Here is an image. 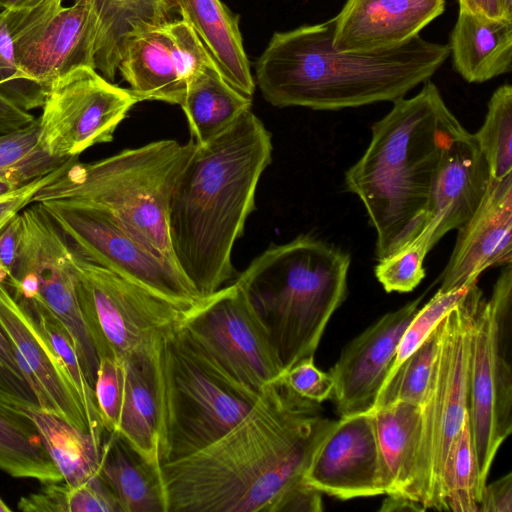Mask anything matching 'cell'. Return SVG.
<instances>
[{
    "label": "cell",
    "mask_w": 512,
    "mask_h": 512,
    "mask_svg": "<svg viewBox=\"0 0 512 512\" xmlns=\"http://www.w3.org/2000/svg\"><path fill=\"white\" fill-rule=\"evenodd\" d=\"M182 107L192 140L208 143L251 109L252 100L234 89L219 73L212 60L189 80Z\"/></svg>",
    "instance_id": "83f0119b"
},
{
    "label": "cell",
    "mask_w": 512,
    "mask_h": 512,
    "mask_svg": "<svg viewBox=\"0 0 512 512\" xmlns=\"http://www.w3.org/2000/svg\"><path fill=\"white\" fill-rule=\"evenodd\" d=\"M43 330L52 348L64 364L84 408L91 435L102 443L106 433L76 343L63 322L42 302H18Z\"/></svg>",
    "instance_id": "1f68e13d"
},
{
    "label": "cell",
    "mask_w": 512,
    "mask_h": 512,
    "mask_svg": "<svg viewBox=\"0 0 512 512\" xmlns=\"http://www.w3.org/2000/svg\"><path fill=\"white\" fill-rule=\"evenodd\" d=\"M152 346L123 361L124 389L117 433L147 461L160 466Z\"/></svg>",
    "instance_id": "f1b7e54d"
},
{
    "label": "cell",
    "mask_w": 512,
    "mask_h": 512,
    "mask_svg": "<svg viewBox=\"0 0 512 512\" xmlns=\"http://www.w3.org/2000/svg\"><path fill=\"white\" fill-rule=\"evenodd\" d=\"M491 181L488 164L474 135L461 124L449 138L431 193L426 225L412 242L427 253L448 232L476 212Z\"/></svg>",
    "instance_id": "ffe728a7"
},
{
    "label": "cell",
    "mask_w": 512,
    "mask_h": 512,
    "mask_svg": "<svg viewBox=\"0 0 512 512\" xmlns=\"http://www.w3.org/2000/svg\"><path fill=\"white\" fill-rule=\"evenodd\" d=\"M379 511L382 512H403V511H425L426 509L417 501L397 494H385Z\"/></svg>",
    "instance_id": "f907efd6"
},
{
    "label": "cell",
    "mask_w": 512,
    "mask_h": 512,
    "mask_svg": "<svg viewBox=\"0 0 512 512\" xmlns=\"http://www.w3.org/2000/svg\"><path fill=\"white\" fill-rule=\"evenodd\" d=\"M20 218L18 253L4 284L17 302L40 301L63 322L94 388L99 358L77 299L70 241L38 202L24 208Z\"/></svg>",
    "instance_id": "8fae6325"
},
{
    "label": "cell",
    "mask_w": 512,
    "mask_h": 512,
    "mask_svg": "<svg viewBox=\"0 0 512 512\" xmlns=\"http://www.w3.org/2000/svg\"><path fill=\"white\" fill-rule=\"evenodd\" d=\"M69 159L46 152L39 141L37 119L16 130L0 133V180L17 188L53 172Z\"/></svg>",
    "instance_id": "d6a6232c"
},
{
    "label": "cell",
    "mask_w": 512,
    "mask_h": 512,
    "mask_svg": "<svg viewBox=\"0 0 512 512\" xmlns=\"http://www.w3.org/2000/svg\"><path fill=\"white\" fill-rule=\"evenodd\" d=\"M460 125L429 80L415 96L394 101L372 125L370 143L346 171L345 186L375 230L377 259L402 249L425 228L444 149Z\"/></svg>",
    "instance_id": "277c9868"
},
{
    "label": "cell",
    "mask_w": 512,
    "mask_h": 512,
    "mask_svg": "<svg viewBox=\"0 0 512 512\" xmlns=\"http://www.w3.org/2000/svg\"><path fill=\"white\" fill-rule=\"evenodd\" d=\"M370 412L374 416L384 493L408 497L420 438L422 406L397 400Z\"/></svg>",
    "instance_id": "4316f807"
},
{
    "label": "cell",
    "mask_w": 512,
    "mask_h": 512,
    "mask_svg": "<svg viewBox=\"0 0 512 512\" xmlns=\"http://www.w3.org/2000/svg\"><path fill=\"white\" fill-rule=\"evenodd\" d=\"M478 512H512V473L485 484Z\"/></svg>",
    "instance_id": "f6af8a7d"
},
{
    "label": "cell",
    "mask_w": 512,
    "mask_h": 512,
    "mask_svg": "<svg viewBox=\"0 0 512 512\" xmlns=\"http://www.w3.org/2000/svg\"><path fill=\"white\" fill-rule=\"evenodd\" d=\"M511 312L512 263L502 269L490 298H482L472 327L468 417L479 500L498 449L512 431Z\"/></svg>",
    "instance_id": "30bf717a"
},
{
    "label": "cell",
    "mask_w": 512,
    "mask_h": 512,
    "mask_svg": "<svg viewBox=\"0 0 512 512\" xmlns=\"http://www.w3.org/2000/svg\"><path fill=\"white\" fill-rule=\"evenodd\" d=\"M45 0H5L2 10L13 13L29 10Z\"/></svg>",
    "instance_id": "816d5d0a"
},
{
    "label": "cell",
    "mask_w": 512,
    "mask_h": 512,
    "mask_svg": "<svg viewBox=\"0 0 512 512\" xmlns=\"http://www.w3.org/2000/svg\"><path fill=\"white\" fill-rule=\"evenodd\" d=\"M503 16L508 20H512V0H500Z\"/></svg>",
    "instance_id": "f5cc1de1"
},
{
    "label": "cell",
    "mask_w": 512,
    "mask_h": 512,
    "mask_svg": "<svg viewBox=\"0 0 512 512\" xmlns=\"http://www.w3.org/2000/svg\"><path fill=\"white\" fill-rule=\"evenodd\" d=\"M12 509L0 498V512H10Z\"/></svg>",
    "instance_id": "11a10c76"
},
{
    "label": "cell",
    "mask_w": 512,
    "mask_h": 512,
    "mask_svg": "<svg viewBox=\"0 0 512 512\" xmlns=\"http://www.w3.org/2000/svg\"><path fill=\"white\" fill-rule=\"evenodd\" d=\"M490 171L491 179L512 175V86H499L489 99L480 129L473 134Z\"/></svg>",
    "instance_id": "e575fe53"
},
{
    "label": "cell",
    "mask_w": 512,
    "mask_h": 512,
    "mask_svg": "<svg viewBox=\"0 0 512 512\" xmlns=\"http://www.w3.org/2000/svg\"><path fill=\"white\" fill-rule=\"evenodd\" d=\"M42 487L18 502L24 512H122L112 491L98 475L71 486L64 481L41 483Z\"/></svg>",
    "instance_id": "836d02e7"
},
{
    "label": "cell",
    "mask_w": 512,
    "mask_h": 512,
    "mask_svg": "<svg viewBox=\"0 0 512 512\" xmlns=\"http://www.w3.org/2000/svg\"><path fill=\"white\" fill-rule=\"evenodd\" d=\"M174 2L181 19L192 28L221 76L252 100L255 81L244 50L238 17L220 0Z\"/></svg>",
    "instance_id": "603a6c76"
},
{
    "label": "cell",
    "mask_w": 512,
    "mask_h": 512,
    "mask_svg": "<svg viewBox=\"0 0 512 512\" xmlns=\"http://www.w3.org/2000/svg\"><path fill=\"white\" fill-rule=\"evenodd\" d=\"M0 470L40 483L63 477L50 457L28 410L0 399Z\"/></svg>",
    "instance_id": "f546056e"
},
{
    "label": "cell",
    "mask_w": 512,
    "mask_h": 512,
    "mask_svg": "<svg viewBox=\"0 0 512 512\" xmlns=\"http://www.w3.org/2000/svg\"><path fill=\"white\" fill-rule=\"evenodd\" d=\"M444 493L445 511L478 512V467L468 415L448 454Z\"/></svg>",
    "instance_id": "8d00e7d4"
},
{
    "label": "cell",
    "mask_w": 512,
    "mask_h": 512,
    "mask_svg": "<svg viewBox=\"0 0 512 512\" xmlns=\"http://www.w3.org/2000/svg\"><path fill=\"white\" fill-rule=\"evenodd\" d=\"M15 189H17V187H15L14 185L4 180H0V195L11 192Z\"/></svg>",
    "instance_id": "db71d44e"
},
{
    "label": "cell",
    "mask_w": 512,
    "mask_h": 512,
    "mask_svg": "<svg viewBox=\"0 0 512 512\" xmlns=\"http://www.w3.org/2000/svg\"><path fill=\"white\" fill-rule=\"evenodd\" d=\"M48 90L19 68L5 12L0 10V95L28 111L42 107Z\"/></svg>",
    "instance_id": "74e56055"
},
{
    "label": "cell",
    "mask_w": 512,
    "mask_h": 512,
    "mask_svg": "<svg viewBox=\"0 0 512 512\" xmlns=\"http://www.w3.org/2000/svg\"><path fill=\"white\" fill-rule=\"evenodd\" d=\"M333 18L276 32L255 64L271 105L340 110L394 102L428 81L450 55L448 45L419 35L394 49L352 53L333 45Z\"/></svg>",
    "instance_id": "3957f363"
},
{
    "label": "cell",
    "mask_w": 512,
    "mask_h": 512,
    "mask_svg": "<svg viewBox=\"0 0 512 512\" xmlns=\"http://www.w3.org/2000/svg\"><path fill=\"white\" fill-rule=\"evenodd\" d=\"M21 230L20 213L14 215L0 230V264L8 275L16 261Z\"/></svg>",
    "instance_id": "7dc6e473"
},
{
    "label": "cell",
    "mask_w": 512,
    "mask_h": 512,
    "mask_svg": "<svg viewBox=\"0 0 512 512\" xmlns=\"http://www.w3.org/2000/svg\"><path fill=\"white\" fill-rule=\"evenodd\" d=\"M98 475L122 512H167L160 466L147 461L118 433L104 435Z\"/></svg>",
    "instance_id": "d4e9b609"
},
{
    "label": "cell",
    "mask_w": 512,
    "mask_h": 512,
    "mask_svg": "<svg viewBox=\"0 0 512 512\" xmlns=\"http://www.w3.org/2000/svg\"><path fill=\"white\" fill-rule=\"evenodd\" d=\"M0 399L24 410H41L35 391L21 372L10 340L1 326Z\"/></svg>",
    "instance_id": "b9f144b4"
},
{
    "label": "cell",
    "mask_w": 512,
    "mask_h": 512,
    "mask_svg": "<svg viewBox=\"0 0 512 512\" xmlns=\"http://www.w3.org/2000/svg\"><path fill=\"white\" fill-rule=\"evenodd\" d=\"M151 353L160 465L215 442L260 396L261 391L232 377L182 326L159 336Z\"/></svg>",
    "instance_id": "52a82bcc"
},
{
    "label": "cell",
    "mask_w": 512,
    "mask_h": 512,
    "mask_svg": "<svg viewBox=\"0 0 512 512\" xmlns=\"http://www.w3.org/2000/svg\"><path fill=\"white\" fill-rule=\"evenodd\" d=\"M304 480L341 500L385 494L373 413L335 421L316 449Z\"/></svg>",
    "instance_id": "2e32d148"
},
{
    "label": "cell",
    "mask_w": 512,
    "mask_h": 512,
    "mask_svg": "<svg viewBox=\"0 0 512 512\" xmlns=\"http://www.w3.org/2000/svg\"><path fill=\"white\" fill-rule=\"evenodd\" d=\"M35 117L24 111L0 95V133H6L33 122Z\"/></svg>",
    "instance_id": "c3c4849f"
},
{
    "label": "cell",
    "mask_w": 512,
    "mask_h": 512,
    "mask_svg": "<svg viewBox=\"0 0 512 512\" xmlns=\"http://www.w3.org/2000/svg\"><path fill=\"white\" fill-rule=\"evenodd\" d=\"M322 493L305 480L292 489L280 505L279 512H320Z\"/></svg>",
    "instance_id": "bcb514c9"
},
{
    "label": "cell",
    "mask_w": 512,
    "mask_h": 512,
    "mask_svg": "<svg viewBox=\"0 0 512 512\" xmlns=\"http://www.w3.org/2000/svg\"><path fill=\"white\" fill-rule=\"evenodd\" d=\"M440 336L441 322L385 380L372 410L397 400L409 401L420 406L424 404L439 351Z\"/></svg>",
    "instance_id": "d590c367"
},
{
    "label": "cell",
    "mask_w": 512,
    "mask_h": 512,
    "mask_svg": "<svg viewBox=\"0 0 512 512\" xmlns=\"http://www.w3.org/2000/svg\"><path fill=\"white\" fill-rule=\"evenodd\" d=\"M483 293L474 283L441 321L439 351L421 412L408 497L426 510L445 511L444 474L452 442L468 415L474 317Z\"/></svg>",
    "instance_id": "ba28073f"
},
{
    "label": "cell",
    "mask_w": 512,
    "mask_h": 512,
    "mask_svg": "<svg viewBox=\"0 0 512 512\" xmlns=\"http://www.w3.org/2000/svg\"><path fill=\"white\" fill-rule=\"evenodd\" d=\"M70 244L77 299L98 358L124 361L148 350L203 301L192 304L164 296L98 265Z\"/></svg>",
    "instance_id": "9c48e42d"
},
{
    "label": "cell",
    "mask_w": 512,
    "mask_h": 512,
    "mask_svg": "<svg viewBox=\"0 0 512 512\" xmlns=\"http://www.w3.org/2000/svg\"><path fill=\"white\" fill-rule=\"evenodd\" d=\"M181 326L232 377L257 392L284 372L268 329L235 281L204 298Z\"/></svg>",
    "instance_id": "7c38bea8"
},
{
    "label": "cell",
    "mask_w": 512,
    "mask_h": 512,
    "mask_svg": "<svg viewBox=\"0 0 512 512\" xmlns=\"http://www.w3.org/2000/svg\"><path fill=\"white\" fill-rule=\"evenodd\" d=\"M427 254L420 244L411 242L397 252L378 259L375 276L387 293L411 292L426 275L423 264Z\"/></svg>",
    "instance_id": "ab89813d"
},
{
    "label": "cell",
    "mask_w": 512,
    "mask_h": 512,
    "mask_svg": "<svg viewBox=\"0 0 512 512\" xmlns=\"http://www.w3.org/2000/svg\"><path fill=\"white\" fill-rule=\"evenodd\" d=\"M5 0H0V10H2Z\"/></svg>",
    "instance_id": "9f6ffc18"
},
{
    "label": "cell",
    "mask_w": 512,
    "mask_h": 512,
    "mask_svg": "<svg viewBox=\"0 0 512 512\" xmlns=\"http://www.w3.org/2000/svg\"><path fill=\"white\" fill-rule=\"evenodd\" d=\"M38 203L91 261L174 300L197 304L204 299L173 263L141 244L108 215L56 201Z\"/></svg>",
    "instance_id": "5bb4252c"
},
{
    "label": "cell",
    "mask_w": 512,
    "mask_h": 512,
    "mask_svg": "<svg viewBox=\"0 0 512 512\" xmlns=\"http://www.w3.org/2000/svg\"><path fill=\"white\" fill-rule=\"evenodd\" d=\"M278 378L207 447L160 465L167 512H279L334 424Z\"/></svg>",
    "instance_id": "6da1fadb"
},
{
    "label": "cell",
    "mask_w": 512,
    "mask_h": 512,
    "mask_svg": "<svg viewBox=\"0 0 512 512\" xmlns=\"http://www.w3.org/2000/svg\"><path fill=\"white\" fill-rule=\"evenodd\" d=\"M458 230L448 263L441 275V293L477 283L490 267L512 263V175L491 179L473 216Z\"/></svg>",
    "instance_id": "44dd1931"
},
{
    "label": "cell",
    "mask_w": 512,
    "mask_h": 512,
    "mask_svg": "<svg viewBox=\"0 0 512 512\" xmlns=\"http://www.w3.org/2000/svg\"><path fill=\"white\" fill-rule=\"evenodd\" d=\"M350 263L345 251L300 235L271 245L236 278L268 329L284 371L314 357L346 298Z\"/></svg>",
    "instance_id": "5b68a950"
},
{
    "label": "cell",
    "mask_w": 512,
    "mask_h": 512,
    "mask_svg": "<svg viewBox=\"0 0 512 512\" xmlns=\"http://www.w3.org/2000/svg\"><path fill=\"white\" fill-rule=\"evenodd\" d=\"M195 147L193 140L182 144L165 139L89 163L72 157L56 178L37 191L32 203L56 201L98 210L175 265L167 226L168 207L177 179Z\"/></svg>",
    "instance_id": "8992f818"
},
{
    "label": "cell",
    "mask_w": 512,
    "mask_h": 512,
    "mask_svg": "<svg viewBox=\"0 0 512 512\" xmlns=\"http://www.w3.org/2000/svg\"><path fill=\"white\" fill-rule=\"evenodd\" d=\"M67 161L53 172L35 179L11 192L0 195V230L16 214L30 203L39 189L56 178Z\"/></svg>",
    "instance_id": "ee69618b"
},
{
    "label": "cell",
    "mask_w": 512,
    "mask_h": 512,
    "mask_svg": "<svg viewBox=\"0 0 512 512\" xmlns=\"http://www.w3.org/2000/svg\"><path fill=\"white\" fill-rule=\"evenodd\" d=\"M423 295L380 317L342 350L330 369L340 416L370 412L393 365L400 339Z\"/></svg>",
    "instance_id": "ac0fdd59"
},
{
    "label": "cell",
    "mask_w": 512,
    "mask_h": 512,
    "mask_svg": "<svg viewBox=\"0 0 512 512\" xmlns=\"http://www.w3.org/2000/svg\"><path fill=\"white\" fill-rule=\"evenodd\" d=\"M459 8L491 19L504 18L500 0H458Z\"/></svg>",
    "instance_id": "681fc988"
},
{
    "label": "cell",
    "mask_w": 512,
    "mask_h": 512,
    "mask_svg": "<svg viewBox=\"0 0 512 512\" xmlns=\"http://www.w3.org/2000/svg\"><path fill=\"white\" fill-rule=\"evenodd\" d=\"M63 481L82 485L98 476L102 443L42 410H28Z\"/></svg>",
    "instance_id": "4dcf8cb0"
},
{
    "label": "cell",
    "mask_w": 512,
    "mask_h": 512,
    "mask_svg": "<svg viewBox=\"0 0 512 512\" xmlns=\"http://www.w3.org/2000/svg\"><path fill=\"white\" fill-rule=\"evenodd\" d=\"M97 0H76L13 39L20 70L47 90L80 67H94Z\"/></svg>",
    "instance_id": "d6986e66"
},
{
    "label": "cell",
    "mask_w": 512,
    "mask_h": 512,
    "mask_svg": "<svg viewBox=\"0 0 512 512\" xmlns=\"http://www.w3.org/2000/svg\"><path fill=\"white\" fill-rule=\"evenodd\" d=\"M288 387L299 396L321 403L332 395L334 382L331 375L319 370L314 357L304 358L281 375Z\"/></svg>",
    "instance_id": "7bdbcfd3"
},
{
    "label": "cell",
    "mask_w": 512,
    "mask_h": 512,
    "mask_svg": "<svg viewBox=\"0 0 512 512\" xmlns=\"http://www.w3.org/2000/svg\"><path fill=\"white\" fill-rule=\"evenodd\" d=\"M468 288L469 286L446 293L437 291L418 309L400 339L395 360L386 379L423 343L445 315L463 298Z\"/></svg>",
    "instance_id": "f35d334b"
},
{
    "label": "cell",
    "mask_w": 512,
    "mask_h": 512,
    "mask_svg": "<svg viewBox=\"0 0 512 512\" xmlns=\"http://www.w3.org/2000/svg\"><path fill=\"white\" fill-rule=\"evenodd\" d=\"M137 102L129 89L112 84L95 68H77L49 87L37 119L39 141L53 157H78L111 142Z\"/></svg>",
    "instance_id": "4fadbf2b"
},
{
    "label": "cell",
    "mask_w": 512,
    "mask_h": 512,
    "mask_svg": "<svg viewBox=\"0 0 512 512\" xmlns=\"http://www.w3.org/2000/svg\"><path fill=\"white\" fill-rule=\"evenodd\" d=\"M97 15L94 67L112 82L128 39L179 14L174 0H97Z\"/></svg>",
    "instance_id": "484cf974"
},
{
    "label": "cell",
    "mask_w": 512,
    "mask_h": 512,
    "mask_svg": "<svg viewBox=\"0 0 512 512\" xmlns=\"http://www.w3.org/2000/svg\"><path fill=\"white\" fill-rule=\"evenodd\" d=\"M446 0H347L333 17V47L372 53L402 46L440 16Z\"/></svg>",
    "instance_id": "7402d4cb"
},
{
    "label": "cell",
    "mask_w": 512,
    "mask_h": 512,
    "mask_svg": "<svg viewBox=\"0 0 512 512\" xmlns=\"http://www.w3.org/2000/svg\"><path fill=\"white\" fill-rule=\"evenodd\" d=\"M453 68L468 83H483L512 69V20L459 8L450 35Z\"/></svg>",
    "instance_id": "cb8c5ba5"
},
{
    "label": "cell",
    "mask_w": 512,
    "mask_h": 512,
    "mask_svg": "<svg viewBox=\"0 0 512 512\" xmlns=\"http://www.w3.org/2000/svg\"><path fill=\"white\" fill-rule=\"evenodd\" d=\"M272 149L271 134L249 109L208 143L196 144L177 179L167 214L171 252L202 298L234 276L233 247L255 209Z\"/></svg>",
    "instance_id": "7a4b0ae2"
},
{
    "label": "cell",
    "mask_w": 512,
    "mask_h": 512,
    "mask_svg": "<svg viewBox=\"0 0 512 512\" xmlns=\"http://www.w3.org/2000/svg\"><path fill=\"white\" fill-rule=\"evenodd\" d=\"M124 389V362L114 357L99 358L94 386L101 423L108 433H117Z\"/></svg>",
    "instance_id": "60d3db41"
},
{
    "label": "cell",
    "mask_w": 512,
    "mask_h": 512,
    "mask_svg": "<svg viewBox=\"0 0 512 512\" xmlns=\"http://www.w3.org/2000/svg\"><path fill=\"white\" fill-rule=\"evenodd\" d=\"M0 326L10 340L21 372L35 391L41 410L91 435L78 392L64 364L43 330L3 282H0Z\"/></svg>",
    "instance_id": "e0dca14e"
},
{
    "label": "cell",
    "mask_w": 512,
    "mask_h": 512,
    "mask_svg": "<svg viewBox=\"0 0 512 512\" xmlns=\"http://www.w3.org/2000/svg\"><path fill=\"white\" fill-rule=\"evenodd\" d=\"M212 60L181 18L131 36L118 65L138 101L180 105L191 77Z\"/></svg>",
    "instance_id": "9a60e30c"
}]
</instances>
